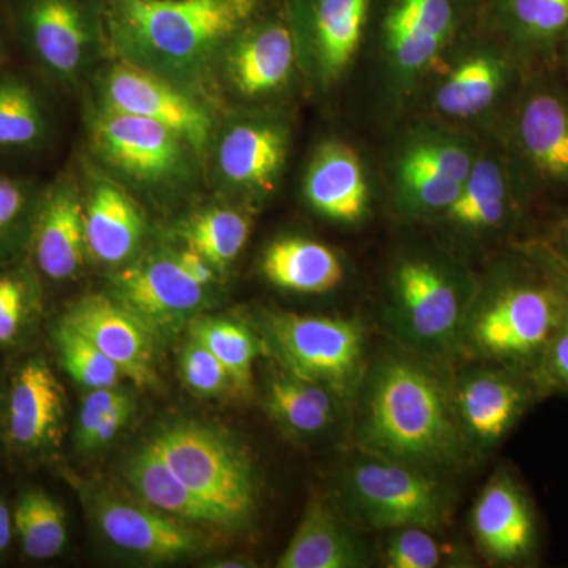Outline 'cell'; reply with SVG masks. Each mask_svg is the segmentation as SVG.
<instances>
[{
	"mask_svg": "<svg viewBox=\"0 0 568 568\" xmlns=\"http://www.w3.org/2000/svg\"><path fill=\"white\" fill-rule=\"evenodd\" d=\"M112 298L155 334L190 323L209 305L207 287L193 282L174 253H159L123 268L112 278Z\"/></svg>",
	"mask_w": 568,
	"mask_h": 568,
	"instance_id": "16",
	"label": "cell"
},
{
	"mask_svg": "<svg viewBox=\"0 0 568 568\" xmlns=\"http://www.w3.org/2000/svg\"><path fill=\"white\" fill-rule=\"evenodd\" d=\"M480 149L454 123L424 122L407 129L388 164L395 212L403 220L443 215L462 192Z\"/></svg>",
	"mask_w": 568,
	"mask_h": 568,
	"instance_id": "8",
	"label": "cell"
},
{
	"mask_svg": "<svg viewBox=\"0 0 568 568\" xmlns=\"http://www.w3.org/2000/svg\"><path fill=\"white\" fill-rule=\"evenodd\" d=\"M290 144V125L278 115H242L220 134L216 170L235 192L248 197L267 196L282 178Z\"/></svg>",
	"mask_w": 568,
	"mask_h": 568,
	"instance_id": "17",
	"label": "cell"
},
{
	"mask_svg": "<svg viewBox=\"0 0 568 568\" xmlns=\"http://www.w3.org/2000/svg\"><path fill=\"white\" fill-rule=\"evenodd\" d=\"M14 532L22 551L33 560H50L67 545L65 511L43 489L22 493L13 511Z\"/></svg>",
	"mask_w": 568,
	"mask_h": 568,
	"instance_id": "35",
	"label": "cell"
},
{
	"mask_svg": "<svg viewBox=\"0 0 568 568\" xmlns=\"http://www.w3.org/2000/svg\"><path fill=\"white\" fill-rule=\"evenodd\" d=\"M298 74L327 95L345 80L365 48L372 0H284Z\"/></svg>",
	"mask_w": 568,
	"mask_h": 568,
	"instance_id": "10",
	"label": "cell"
},
{
	"mask_svg": "<svg viewBox=\"0 0 568 568\" xmlns=\"http://www.w3.org/2000/svg\"><path fill=\"white\" fill-rule=\"evenodd\" d=\"M65 416L63 390L43 358H31L18 369L7 405V429L14 447L39 452L58 439Z\"/></svg>",
	"mask_w": 568,
	"mask_h": 568,
	"instance_id": "26",
	"label": "cell"
},
{
	"mask_svg": "<svg viewBox=\"0 0 568 568\" xmlns=\"http://www.w3.org/2000/svg\"><path fill=\"white\" fill-rule=\"evenodd\" d=\"M264 0H104L102 32L119 61L192 92Z\"/></svg>",
	"mask_w": 568,
	"mask_h": 568,
	"instance_id": "1",
	"label": "cell"
},
{
	"mask_svg": "<svg viewBox=\"0 0 568 568\" xmlns=\"http://www.w3.org/2000/svg\"><path fill=\"white\" fill-rule=\"evenodd\" d=\"M174 257L178 264L181 265L182 271L185 272L193 282L207 287V290L209 286H212V284L216 282V276H219L216 268L213 267L204 256L189 248V246H186L185 250H181V252H175Z\"/></svg>",
	"mask_w": 568,
	"mask_h": 568,
	"instance_id": "45",
	"label": "cell"
},
{
	"mask_svg": "<svg viewBox=\"0 0 568 568\" xmlns=\"http://www.w3.org/2000/svg\"><path fill=\"white\" fill-rule=\"evenodd\" d=\"M21 21L36 58L61 80H77L91 62L100 28L81 0H26Z\"/></svg>",
	"mask_w": 568,
	"mask_h": 568,
	"instance_id": "18",
	"label": "cell"
},
{
	"mask_svg": "<svg viewBox=\"0 0 568 568\" xmlns=\"http://www.w3.org/2000/svg\"><path fill=\"white\" fill-rule=\"evenodd\" d=\"M538 394L534 376L515 366L497 364L467 372L452 390L466 450L481 454L495 448Z\"/></svg>",
	"mask_w": 568,
	"mask_h": 568,
	"instance_id": "14",
	"label": "cell"
},
{
	"mask_svg": "<svg viewBox=\"0 0 568 568\" xmlns=\"http://www.w3.org/2000/svg\"><path fill=\"white\" fill-rule=\"evenodd\" d=\"M33 257L41 274L54 282L73 278L84 263V203L74 182L59 181L43 197L33 227Z\"/></svg>",
	"mask_w": 568,
	"mask_h": 568,
	"instance_id": "25",
	"label": "cell"
},
{
	"mask_svg": "<svg viewBox=\"0 0 568 568\" xmlns=\"http://www.w3.org/2000/svg\"><path fill=\"white\" fill-rule=\"evenodd\" d=\"M175 474L223 519L224 529L252 525L260 481L252 459L233 437L200 422H178L151 440Z\"/></svg>",
	"mask_w": 568,
	"mask_h": 568,
	"instance_id": "6",
	"label": "cell"
},
{
	"mask_svg": "<svg viewBox=\"0 0 568 568\" xmlns=\"http://www.w3.org/2000/svg\"><path fill=\"white\" fill-rule=\"evenodd\" d=\"M477 287L454 257L429 250L403 253L387 282V323L414 353L443 355L462 347Z\"/></svg>",
	"mask_w": 568,
	"mask_h": 568,
	"instance_id": "5",
	"label": "cell"
},
{
	"mask_svg": "<svg viewBox=\"0 0 568 568\" xmlns=\"http://www.w3.org/2000/svg\"><path fill=\"white\" fill-rule=\"evenodd\" d=\"M532 376L540 394L568 390V310Z\"/></svg>",
	"mask_w": 568,
	"mask_h": 568,
	"instance_id": "41",
	"label": "cell"
},
{
	"mask_svg": "<svg viewBox=\"0 0 568 568\" xmlns=\"http://www.w3.org/2000/svg\"><path fill=\"white\" fill-rule=\"evenodd\" d=\"M91 138L100 159L142 189L168 192L193 179L196 152L162 123L100 108Z\"/></svg>",
	"mask_w": 568,
	"mask_h": 568,
	"instance_id": "12",
	"label": "cell"
},
{
	"mask_svg": "<svg viewBox=\"0 0 568 568\" xmlns=\"http://www.w3.org/2000/svg\"><path fill=\"white\" fill-rule=\"evenodd\" d=\"M358 443L373 457L435 473L457 465L466 447L452 390L416 357L392 354L369 373Z\"/></svg>",
	"mask_w": 568,
	"mask_h": 568,
	"instance_id": "2",
	"label": "cell"
},
{
	"mask_svg": "<svg viewBox=\"0 0 568 568\" xmlns=\"http://www.w3.org/2000/svg\"><path fill=\"white\" fill-rule=\"evenodd\" d=\"M384 560L390 568H435L443 562V548L433 530L402 528L390 530Z\"/></svg>",
	"mask_w": 568,
	"mask_h": 568,
	"instance_id": "39",
	"label": "cell"
},
{
	"mask_svg": "<svg viewBox=\"0 0 568 568\" xmlns=\"http://www.w3.org/2000/svg\"><path fill=\"white\" fill-rule=\"evenodd\" d=\"M261 271L280 290L324 294L345 278V267L331 246L305 237H284L265 250Z\"/></svg>",
	"mask_w": 568,
	"mask_h": 568,
	"instance_id": "31",
	"label": "cell"
},
{
	"mask_svg": "<svg viewBox=\"0 0 568 568\" xmlns=\"http://www.w3.org/2000/svg\"><path fill=\"white\" fill-rule=\"evenodd\" d=\"M517 209L514 170L507 156L496 149H480L457 200L437 219L463 237L480 239L506 230Z\"/></svg>",
	"mask_w": 568,
	"mask_h": 568,
	"instance_id": "22",
	"label": "cell"
},
{
	"mask_svg": "<svg viewBox=\"0 0 568 568\" xmlns=\"http://www.w3.org/2000/svg\"><path fill=\"white\" fill-rule=\"evenodd\" d=\"M91 511L97 526L114 547L152 562L189 558L203 551L200 532L151 507L123 503L118 497L95 493Z\"/></svg>",
	"mask_w": 568,
	"mask_h": 568,
	"instance_id": "20",
	"label": "cell"
},
{
	"mask_svg": "<svg viewBox=\"0 0 568 568\" xmlns=\"http://www.w3.org/2000/svg\"><path fill=\"white\" fill-rule=\"evenodd\" d=\"M338 493L345 517L376 530L437 532L448 525L454 506L446 485L428 470L368 454L343 470Z\"/></svg>",
	"mask_w": 568,
	"mask_h": 568,
	"instance_id": "7",
	"label": "cell"
},
{
	"mask_svg": "<svg viewBox=\"0 0 568 568\" xmlns=\"http://www.w3.org/2000/svg\"><path fill=\"white\" fill-rule=\"evenodd\" d=\"M88 252L103 264L126 263L145 235L144 215L118 183L99 179L84 204Z\"/></svg>",
	"mask_w": 568,
	"mask_h": 568,
	"instance_id": "29",
	"label": "cell"
},
{
	"mask_svg": "<svg viewBox=\"0 0 568 568\" xmlns=\"http://www.w3.org/2000/svg\"><path fill=\"white\" fill-rule=\"evenodd\" d=\"M567 39H568V36H567Z\"/></svg>",
	"mask_w": 568,
	"mask_h": 568,
	"instance_id": "49",
	"label": "cell"
},
{
	"mask_svg": "<svg viewBox=\"0 0 568 568\" xmlns=\"http://www.w3.org/2000/svg\"><path fill=\"white\" fill-rule=\"evenodd\" d=\"M560 239H562V244L568 250V220L560 224Z\"/></svg>",
	"mask_w": 568,
	"mask_h": 568,
	"instance_id": "47",
	"label": "cell"
},
{
	"mask_svg": "<svg viewBox=\"0 0 568 568\" xmlns=\"http://www.w3.org/2000/svg\"><path fill=\"white\" fill-rule=\"evenodd\" d=\"M33 310L31 284L20 274L0 275V346L20 338Z\"/></svg>",
	"mask_w": 568,
	"mask_h": 568,
	"instance_id": "40",
	"label": "cell"
},
{
	"mask_svg": "<svg viewBox=\"0 0 568 568\" xmlns=\"http://www.w3.org/2000/svg\"><path fill=\"white\" fill-rule=\"evenodd\" d=\"M515 148L538 178L568 185V102L547 85L529 89L511 123Z\"/></svg>",
	"mask_w": 568,
	"mask_h": 568,
	"instance_id": "24",
	"label": "cell"
},
{
	"mask_svg": "<svg viewBox=\"0 0 568 568\" xmlns=\"http://www.w3.org/2000/svg\"><path fill=\"white\" fill-rule=\"evenodd\" d=\"M190 336L230 369L239 394H252L253 366L261 343L246 325L223 316L197 315L190 321Z\"/></svg>",
	"mask_w": 568,
	"mask_h": 568,
	"instance_id": "34",
	"label": "cell"
},
{
	"mask_svg": "<svg viewBox=\"0 0 568 568\" xmlns=\"http://www.w3.org/2000/svg\"><path fill=\"white\" fill-rule=\"evenodd\" d=\"M474 537L489 560L506 564L528 562L536 552V514L515 478L499 473L478 495L470 517Z\"/></svg>",
	"mask_w": 568,
	"mask_h": 568,
	"instance_id": "21",
	"label": "cell"
},
{
	"mask_svg": "<svg viewBox=\"0 0 568 568\" xmlns=\"http://www.w3.org/2000/svg\"><path fill=\"white\" fill-rule=\"evenodd\" d=\"M134 413V403L132 396L129 394L123 395L121 402L118 403L106 417L103 418L102 425L97 429L95 436H93L91 450L108 446L119 432L129 424Z\"/></svg>",
	"mask_w": 568,
	"mask_h": 568,
	"instance_id": "44",
	"label": "cell"
},
{
	"mask_svg": "<svg viewBox=\"0 0 568 568\" xmlns=\"http://www.w3.org/2000/svg\"><path fill=\"white\" fill-rule=\"evenodd\" d=\"M181 372L183 381L194 394L219 396L237 392L230 369L192 336L182 351Z\"/></svg>",
	"mask_w": 568,
	"mask_h": 568,
	"instance_id": "38",
	"label": "cell"
},
{
	"mask_svg": "<svg viewBox=\"0 0 568 568\" xmlns=\"http://www.w3.org/2000/svg\"><path fill=\"white\" fill-rule=\"evenodd\" d=\"M265 409L287 432L316 436L334 426L338 399L332 388L283 369L271 377L265 390Z\"/></svg>",
	"mask_w": 568,
	"mask_h": 568,
	"instance_id": "32",
	"label": "cell"
},
{
	"mask_svg": "<svg viewBox=\"0 0 568 568\" xmlns=\"http://www.w3.org/2000/svg\"><path fill=\"white\" fill-rule=\"evenodd\" d=\"M52 335L63 369L80 386L89 390L112 388L125 377L118 364L71 325L61 321Z\"/></svg>",
	"mask_w": 568,
	"mask_h": 568,
	"instance_id": "37",
	"label": "cell"
},
{
	"mask_svg": "<svg viewBox=\"0 0 568 568\" xmlns=\"http://www.w3.org/2000/svg\"><path fill=\"white\" fill-rule=\"evenodd\" d=\"M62 321L91 339L138 386L155 381L156 334L115 298L85 295Z\"/></svg>",
	"mask_w": 568,
	"mask_h": 568,
	"instance_id": "19",
	"label": "cell"
},
{
	"mask_svg": "<svg viewBox=\"0 0 568 568\" xmlns=\"http://www.w3.org/2000/svg\"><path fill=\"white\" fill-rule=\"evenodd\" d=\"M102 108L162 123L178 133L196 153L207 151L212 141L211 111L193 92L156 74L119 62L100 82Z\"/></svg>",
	"mask_w": 568,
	"mask_h": 568,
	"instance_id": "15",
	"label": "cell"
},
{
	"mask_svg": "<svg viewBox=\"0 0 568 568\" xmlns=\"http://www.w3.org/2000/svg\"><path fill=\"white\" fill-rule=\"evenodd\" d=\"M219 70L244 102H267L286 92L298 65L284 10L265 13L263 7L224 47Z\"/></svg>",
	"mask_w": 568,
	"mask_h": 568,
	"instance_id": "13",
	"label": "cell"
},
{
	"mask_svg": "<svg viewBox=\"0 0 568 568\" xmlns=\"http://www.w3.org/2000/svg\"><path fill=\"white\" fill-rule=\"evenodd\" d=\"M181 235L189 248L204 256L219 274H224L245 248L250 219L235 209H209L183 224Z\"/></svg>",
	"mask_w": 568,
	"mask_h": 568,
	"instance_id": "33",
	"label": "cell"
},
{
	"mask_svg": "<svg viewBox=\"0 0 568 568\" xmlns=\"http://www.w3.org/2000/svg\"><path fill=\"white\" fill-rule=\"evenodd\" d=\"M517 55L478 24L467 32L426 85L429 108L448 123L478 121L496 110L514 84Z\"/></svg>",
	"mask_w": 568,
	"mask_h": 568,
	"instance_id": "11",
	"label": "cell"
},
{
	"mask_svg": "<svg viewBox=\"0 0 568 568\" xmlns=\"http://www.w3.org/2000/svg\"><path fill=\"white\" fill-rule=\"evenodd\" d=\"M47 134V115L20 78H0V149H32Z\"/></svg>",
	"mask_w": 568,
	"mask_h": 568,
	"instance_id": "36",
	"label": "cell"
},
{
	"mask_svg": "<svg viewBox=\"0 0 568 568\" xmlns=\"http://www.w3.org/2000/svg\"><path fill=\"white\" fill-rule=\"evenodd\" d=\"M480 24L517 55L540 58L568 36V0H480Z\"/></svg>",
	"mask_w": 568,
	"mask_h": 568,
	"instance_id": "28",
	"label": "cell"
},
{
	"mask_svg": "<svg viewBox=\"0 0 568 568\" xmlns=\"http://www.w3.org/2000/svg\"><path fill=\"white\" fill-rule=\"evenodd\" d=\"M13 514L3 500H0V556L9 549L13 538Z\"/></svg>",
	"mask_w": 568,
	"mask_h": 568,
	"instance_id": "46",
	"label": "cell"
},
{
	"mask_svg": "<svg viewBox=\"0 0 568 568\" xmlns=\"http://www.w3.org/2000/svg\"><path fill=\"white\" fill-rule=\"evenodd\" d=\"M2 58H3V50H2V44H0V61H2Z\"/></svg>",
	"mask_w": 568,
	"mask_h": 568,
	"instance_id": "48",
	"label": "cell"
},
{
	"mask_svg": "<svg viewBox=\"0 0 568 568\" xmlns=\"http://www.w3.org/2000/svg\"><path fill=\"white\" fill-rule=\"evenodd\" d=\"M123 477L134 495L153 510L181 521L224 529L220 515L174 473L151 443L129 459Z\"/></svg>",
	"mask_w": 568,
	"mask_h": 568,
	"instance_id": "30",
	"label": "cell"
},
{
	"mask_svg": "<svg viewBox=\"0 0 568 568\" xmlns=\"http://www.w3.org/2000/svg\"><path fill=\"white\" fill-rule=\"evenodd\" d=\"M568 310V283L558 276L511 274L489 284L467 317L462 347L532 375Z\"/></svg>",
	"mask_w": 568,
	"mask_h": 568,
	"instance_id": "4",
	"label": "cell"
},
{
	"mask_svg": "<svg viewBox=\"0 0 568 568\" xmlns=\"http://www.w3.org/2000/svg\"><path fill=\"white\" fill-rule=\"evenodd\" d=\"M306 204L331 222L354 226L372 207V189L358 153L339 140L317 145L304 179Z\"/></svg>",
	"mask_w": 568,
	"mask_h": 568,
	"instance_id": "23",
	"label": "cell"
},
{
	"mask_svg": "<svg viewBox=\"0 0 568 568\" xmlns=\"http://www.w3.org/2000/svg\"><path fill=\"white\" fill-rule=\"evenodd\" d=\"M369 566L368 548L354 523L327 500L313 496L306 504L290 545L276 560L278 568H358Z\"/></svg>",
	"mask_w": 568,
	"mask_h": 568,
	"instance_id": "27",
	"label": "cell"
},
{
	"mask_svg": "<svg viewBox=\"0 0 568 568\" xmlns=\"http://www.w3.org/2000/svg\"><path fill=\"white\" fill-rule=\"evenodd\" d=\"M264 345L283 369L315 381L346 398L364 376V332L354 320L265 312Z\"/></svg>",
	"mask_w": 568,
	"mask_h": 568,
	"instance_id": "9",
	"label": "cell"
},
{
	"mask_svg": "<svg viewBox=\"0 0 568 568\" xmlns=\"http://www.w3.org/2000/svg\"><path fill=\"white\" fill-rule=\"evenodd\" d=\"M28 205V197L20 183L0 178V239L9 234Z\"/></svg>",
	"mask_w": 568,
	"mask_h": 568,
	"instance_id": "43",
	"label": "cell"
},
{
	"mask_svg": "<svg viewBox=\"0 0 568 568\" xmlns=\"http://www.w3.org/2000/svg\"><path fill=\"white\" fill-rule=\"evenodd\" d=\"M125 392L112 388H93L82 399L78 416L77 444L81 450L91 452V444L97 429L112 407L118 405Z\"/></svg>",
	"mask_w": 568,
	"mask_h": 568,
	"instance_id": "42",
	"label": "cell"
},
{
	"mask_svg": "<svg viewBox=\"0 0 568 568\" xmlns=\"http://www.w3.org/2000/svg\"><path fill=\"white\" fill-rule=\"evenodd\" d=\"M480 21V0H372L365 44L396 110L417 102L448 52Z\"/></svg>",
	"mask_w": 568,
	"mask_h": 568,
	"instance_id": "3",
	"label": "cell"
}]
</instances>
